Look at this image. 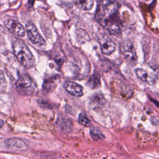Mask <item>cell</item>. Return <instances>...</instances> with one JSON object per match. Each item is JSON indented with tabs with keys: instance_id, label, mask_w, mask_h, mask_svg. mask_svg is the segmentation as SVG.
<instances>
[{
	"instance_id": "3",
	"label": "cell",
	"mask_w": 159,
	"mask_h": 159,
	"mask_svg": "<svg viewBox=\"0 0 159 159\" xmlns=\"http://www.w3.org/2000/svg\"><path fill=\"white\" fill-rule=\"evenodd\" d=\"M16 86L17 92L21 95L29 96L34 94L37 91L35 82L28 75H22L17 80Z\"/></svg>"
},
{
	"instance_id": "10",
	"label": "cell",
	"mask_w": 159,
	"mask_h": 159,
	"mask_svg": "<svg viewBox=\"0 0 159 159\" xmlns=\"http://www.w3.org/2000/svg\"><path fill=\"white\" fill-rule=\"evenodd\" d=\"M135 74L140 80L145 83L148 84H153L155 83V80L147 73V71L142 68H137L135 70Z\"/></svg>"
},
{
	"instance_id": "16",
	"label": "cell",
	"mask_w": 159,
	"mask_h": 159,
	"mask_svg": "<svg viewBox=\"0 0 159 159\" xmlns=\"http://www.w3.org/2000/svg\"><path fill=\"white\" fill-rule=\"evenodd\" d=\"M7 83L4 73L0 70V93H4L6 91Z\"/></svg>"
},
{
	"instance_id": "14",
	"label": "cell",
	"mask_w": 159,
	"mask_h": 159,
	"mask_svg": "<svg viewBox=\"0 0 159 159\" xmlns=\"http://www.w3.org/2000/svg\"><path fill=\"white\" fill-rule=\"evenodd\" d=\"M90 134L93 139L94 140H102L105 138L104 135L102 134L101 130L96 127H92L90 129Z\"/></svg>"
},
{
	"instance_id": "2",
	"label": "cell",
	"mask_w": 159,
	"mask_h": 159,
	"mask_svg": "<svg viewBox=\"0 0 159 159\" xmlns=\"http://www.w3.org/2000/svg\"><path fill=\"white\" fill-rule=\"evenodd\" d=\"M14 55L19 62L27 68H31L35 65V58L26 44L21 40H16L12 43Z\"/></svg>"
},
{
	"instance_id": "8",
	"label": "cell",
	"mask_w": 159,
	"mask_h": 159,
	"mask_svg": "<svg viewBox=\"0 0 159 159\" xmlns=\"http://www.w3.org/2000/svg\"><path fill=\"white\" fill-rule=\"evenodd\" d=\"M65 90L75 96H81L83 94V88L79 84L70 81H66L63 84Z\"/></svg>"
},
{
	"instance_id": "13",
	"label": "cell",
	"mask_w": 159,
	"mask_h": 159,
	"mask_svg": "<svg viewBox=\"0 0 159 159\" xmlns=\"http://www.w3.org/2000/svg\"><path fill=\"white\" fill-rule=\"evenodd\" d=\"M88 84L92 88H98L100 85L99 76L98 74L93 75L88 81Z\"/></svg>"
},
{
	"instance_id": "15",
	"label": "cell",
	"mask_w": 159,
	"mask_h": 159,
	"mask_svg": "<svg viewBox=\"0 0 159 159\" xmlns=\"http://www.w3.org/2000/svg\"><path fill=\"white\" fill-rule=\"evenodd\" d=\"M78 121L80 124L83 125L84 127H91L92 125L91 120L85 115H84L83 114H81L79 116Z\"/></svg>"
},
{
	"instance_id": "6",
	"label": "cell",
	"mask_w": 159,
	"mask_h": 159,
	"mask_svg": "<svg viewBox=\"0 0 159 159\" xmlns=\"http://www.w3.org/2000/svg\"><path fill=\"white\" fill-rule=\"evenodd\" d=\"M5 145L7 148L12 151H25L27 149V143L19 138H11L5 140Z\"/></svg>"
},
{
	"instance_id": "1",
	"label": "cell",
	"mask_w": 159,
	"mask_h": 159,
	"mask_svg": "<svg viewBox=\"0 0 159 159\" xmlns=\"http://www.w3.org/2000/svg\"><path fill=\"white\" fill-rule=\"evenodd\" d=\"M119 8V4L116 0H100L94 16L96 21L114 35H119L121 33Z\"/></svg>"
},
{
	"instance_id": "5",
	"label": "cell",
	"mask_w": 159,
	"mask_h": 159,
	"mask_svg": "<svg viewBox=\"0 0 159 159\" xmlns=\"http://www.w3.org/2000/svg\"><path fill=\"white\" fill-rule=\"evenodd\" d=\"M26 32L29 39L34 44L41 47L45 46L46 43L45 40L34 24L28 22L26 24Z\"/></svg>"
},
{
	"instance_id": "17",
	"label": "cell",
	"mask_w": 159,
	"mask_h": 159,
	"mask_svg": "<svg viewBox=\"0 0 159 159\" xmlns=\"http://www.w3.org/2000/svg\"><path fill=\"white\" fill-rule=\"evenodd\" d=\"M4 121L2 119H0V129L4 126Z\"/></svg>"
},
{
	"instance_id": "12",
	"label": "cell",
	"mask_w": 159,
	"mask_h": 159,
	"mask_svg": "<svg viewBox=\"0 0 159 159\" xmlns=\"http://www.w3.org/2000/svg\"><path fill=\"white\" fill-rule=\"evenodd\" d=\"M93 0H76L75 4L78 8L83 11L90 10L93 6Z\"/></svg>"
},
{
	"instance_id": "7",
	"label": "cell",
	"mask_w": 159,
	"mask_h": 159,
	"mask_svg": "<svg viewBox=\"0 0 159 159\" xmlns=\"http://www.w3.org/2000/svg\"><path fill=\"white\" fill-rule=\"evenodd\" d=\"M4 25L11 33L19 37H24L25 35V30L24 27L17 21L12 19H7L4 21Z\"/></svg>"
},
{
	"instance_id": "11",
	"label": "cell",
	"mask_w": 159,
	"mask_h": 159,
	"mask_svg": "<svg viewBox=\"0 0 159 159\" xmlns=\"http://www.w3.org/2000/svg\"><path fill=\"white\" fill-rule=\"evenodd\" d=\"M106 100L104 96L99 93L95 94L91 98V104L94 108H100L104 106Z\"/></svg>"
},
{
	"instance_id": "9",
	"label": "cell",
	"mask_w": 159,
	"mask_h": 159,
	"mask_svg": "<svg viewBox=\"0 0 159 159\" xmlns=\"http://www.w3.org/2000/svg\"><path fill=\"white\" fill-rule=\"evenodd\" d=\"M101 48L102 53L109 55L113 53L116 49V45L113 41L109 38L102 39L100 40Z\"/></svg>"
},
{
	"instance_id": "4",
	"label": "cell",
	"mask_w": 159,
	"mask_h": 159,
	"mask_svg": "<svg viewBox=\"0 0 159 159\" xmlns=\"http://www.w3.org/2000/svg\"><path fill=\"white\" fill-rule=\"evenodd\" d=\"M120 52L125 61L131 66H135L137 63V57L134 45L130 42H122L120 45Z\"/></svg>"
}]
</instances>
